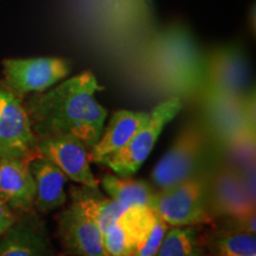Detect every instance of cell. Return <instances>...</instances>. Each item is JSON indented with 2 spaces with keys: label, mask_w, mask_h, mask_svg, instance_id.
Wrapping results in <instances>:
<instances>
[{
  "label": "cell",
  "mask_w": 256,
  "mask_h": 256,
  "mask_svg": "<svg viewBox=\"0 0 256 256\" xmlns=\"http://www.w3.org/2000/svg\"><path fill=\"white\" fill-rule=\"evenodd\" d=\"M102 87L92 72H84L24 101L32 132L37 139L68 136L90 151L100 139L107 110L95 94Z\"/></svg>",
  "instance_id": "1"
},
{
  "label": "cell",
  "mask_w": 256,
  "mask_h": 256,
  "mask_svg": "<svg viewBox=\"0 0 256 256\" xmlns=\"http://www.w3.org/2000/svg\"><path fill=\"white\" fill-rule=\"evenodd\" d=\"M183 108L179 98H171L150 110V119L118 152L107 156L102 165L108 166L120 177H132L151 154L166 124L171 122Z\"/></svg>",
  "instance_id": "2"
},
{
  "label": "cell",
  "mask_w": 256,
  "mask_h": 256,
  "mask_svg": "<svg viewBox=\"0 0 256 256\" xmlns=\"http://www.w3.org/2000/svg\"><path fill=\"white\" fill-rule=\"evenodd\" d=\"M150 208L170 226H198L210 220L206 183L194 176L156 192Z\"/></svg>",
  "instance_id": "3"
},
{
  "label": "cell",
  "mask_w": 256,
  "mask_h": 256,
  "mask_svg": "<svg viewBox=\"0 0 256 256\" xmlns=\"http://www.w3.org/2000/svg\"><path fill=\"white\" fill-rule=\"evenodd\" d=\"M70 63L58 57L8 58L2 60L4 84L19 98L43 92L63 81Z\"/></svg>",
  "instance_id": "4"
},
{
  "label": "cell",
  "mask_w": 256,
  "mask_h": 256,
  "mask_svg": "<svg viewBox=\"0 0 256 256\" xmlns=\"http://www.w3.org/2000/svg\"><path fill=\"white\" fill-rule=\"evenodd\" d=\"M37 140L22 98L0 81V158L31 159Z\"/></svg>",
  "instance_id": "5"
},
{
  "label": "cell",
  "mask_w": 256,
  "mask_h": 256,
  "mask_svg": "<svg viewBox=\"0 0 256 256\" xmlns=\"http://www.w3.org/2000/svg\"><path fill=\"white\" fill-rule=\"evenodd\" d=\"M204 148L206 139L200 128L191 126L184 130L153 168L154 186L166 190L194 177L203 159Z\"/></svg>",
  "instance_id": "6"
},
{
  "label": "cell",
  "mask_w": 256,
  "mask_h": 256,
  "mask_svg": "<svg viewBox=\"0 0 256 256\" xmlns=\"http://www.w3.org/2000/svg\"><path fill=\"white\" fill-rule=\"evenodd\" d=\"M37 153L55 164L66 178L76 183L98 188L90 168L89 150L76 138L46 136L37 140Z\"/></svg>",
  "instance_id": "7"
},
{
  "label": "cell",
  "mask_w": 256,
  "mask_h": 256,
  "mask_svg": "<svg viewBox=\"0 0 256 256\" xmlns=\"http://www.w3.org/2000/svg\"><path fill=\"white\" fill-rule=\"evenodd\" d=\"M156 214L150 206H130L104 232L107 256H133L154 223Z\"/></svg>",
  "instance_id": "8"
},
{
  "label": "cell",
  "mask_w": 256,
  "mask_h": 256,
  "mask_svg": "<svg viewBox=\"0 0 256 256\" xmlns=\"http://www.w3.org/2000/svg\"><path fill=\"white\" fill-rule=\"evenodd\" d=\"M58 236L63 248L75 256H107L104 234L94 220L70 206L58 216Z\"/></svg>",
  "instance_id": "9"
},
{
  "label": "cell",
  "mask_w": 256,
  "mask_h": 256,
  "mask_svg": "<svg viewBox=\"0 0 256 256\" xmlns=\"http://www.w3.org/2000/svg\"><path fill=\"white\" fill-rule=\"evenodd\" d=\"M0 256H52L44 224L26 212L0 235Z\"/></svg>",
  "instance_id": "10"
},
{
  "label": "cell",
  "mask_w": 256,
  "mask_h": 256,
  "mask_svg": "<svg viewBox=\"0 0 256 256\" xmlns=\"http://www.w3.org/2000/svg\"><path fill=\"white\" fill-rule=\"evenodd\" d=\"M30 160L0 158V200L20 212H28L34 206L36 186Z\"/></svg>",
  "instance_id": "11"
},
{
  "label": "cell",
  "mask_w": 256,
  "mask_h": 256,
  "mask_svg": "<svg viewBox=\"0 0 256 256\" xmlns=\"http://www.w3.org/2000/svg\"><path fill=\"white\" fill-rule=\"evenodd\" d=\"M150 112L118 110L112 115L110 124L100 139L89 152L90 162L102 164V162L118 152L132 139L134 134L150 119Z\"/></svg>",
  "instance_id": "12"
},
{
  "label": "cell",
  "mask_w": 256,
  "mask_h": 256,
  "mask_svg": "<svg viewBox=\"0 0 256 256\" xmlns=\"http://www.w3.org/2000/svg\"><path fill=\"white\" fill-rule=\"evenodd\" d=\"M30 170L36 186L34 206L40 212H49L66 202V176L55 164L37 153L32 156Z\"/></svg>",
  "instance_id": "13"
},
{
  "label": "cell",
  "mask_w": 256,
  "mask_h": 256,
  "mask_svg": "<svg viewBox=\"0 0 256 256\" xmlns=\"http://www.w3.org/2000/svg\"><path fill=\"white\" fill-rule=\"evenodd\" d=\"M212 200L216 211L232 220L255 210V200L249 196L241 174L234 171H223L217 176L214 182Z\"/></svg>",
  "instance_id": "14"
},
{
  "label": "cell",
  "mask_w": 256,
  "mask_h": 256,
  "mask_svg": "<svg viewBox=\"0 0 256 256\" xmlns=\"http://www.w3.org/2000/svg\"><path fill=\"white\" fill-rule=\"evenodd\" d=\"M70 198L72 206L94 220L102 234L128 209L112 197L104 196L98 188L82 184L70 188Z\"/></svg>",
  "instance_id": "15"
},
{
  "label": "cell",
  "mask_w": 256,
  "mask_h": 256,
  "mask_svg": "<svg viewBox=\"0 0 256 256\" xmlns=\"http://www.w3.org/2000/svg\"><path fill=\"white\" fill-rule=\"evenodd\" d=\"M241 98L222 92H208L206 116L222 142L243 128H248L243 114Z\"/></svg>",
  "instance_id": "16"
},
{
  "label": "cell",
  "mask_w": 256,
  "mask_h": 256,
  "mask_svg": "<svg viewBox=\"0 0 256 256\" xmlns=\"http://www.w3.org/2000/svg\"><path fill=\"white\" fill-rule=\"evenodd\" d=\"M210 90L241 98L246 94L247 68L238 54L220 52L211 60Z\"/></svg>",
  "instance_id": "17"
},
{
  "label": "cell",
  "mask_w": 256,
  "mask_h": 256,
  "mask_svg": "<svg viewBox=\"0 0 256 256\" xmlns=\"http://www.w3.org/2000/svg\"><path fill=\"white\" fill-rule=\"evenodd\" d=\"M101 185L108 196L126 208L150 206L156 194L147 182L130 177L108 174L102 178Z\"/></svg>",
  "instance_id": "18"
},
{
  "label": "cell",
  "mask_w": 256,
  "mask_h": 256,
  "mask_svg": "<svg viewBox=\"0 0 256 256\" xmlns=\"http://www.w3.org/2000/svg\"><path fill=\"white\" fill-rule=\"evenodd\" d=\"M156 256H204L197 226H168Z\"/></svg>",
  "instance_id": "19"
},
{
  "label": "cell",
  "mask_w": 256,
  "mask_h": 256,
  "mask_svg": "<svg viewBox=\"0 0 256 256\" xmlns=\"http://www.w3.org/2000/svg\"><path fill=\"white\" fill-rule=\"evenodd\" d=\"M215 248L217 256H256L255 234L226 230L217 236Z\"/></svg>",
  "instance_id": "20"
},
{
  "label": "cell",
  "mask_w": 256,
  "mask_h": 256,
  "mask_svg": "<svg viewBox=\"0 0 256 256\" xmlns=\"http://www.w3.org/2000/svg\"><path fill=\"white\" fill-rule=\"evenodd\" d=\"M168 226H170L168 223H165L164 220L156 215L152 228L147 232L146 238L140 243V246L138 247L133 256H156Z\"/></svg>",
  "instance_id": "21"
},
{
  "label": "cell",
  "mask_w": 256,
  "mask_h": 256,
  "mask_svg": "<svg viewBox=\"0 0 256 256\" xmlns=\"http://www.w3.org/2000/svg\"><path fill=\"white\" fill-rule=\"evenodd\" d=\"M16 216L5 202L0 200V235H2L16 222Z\"/></svg>",
  "instance_id": "22"
}]
</instances>
